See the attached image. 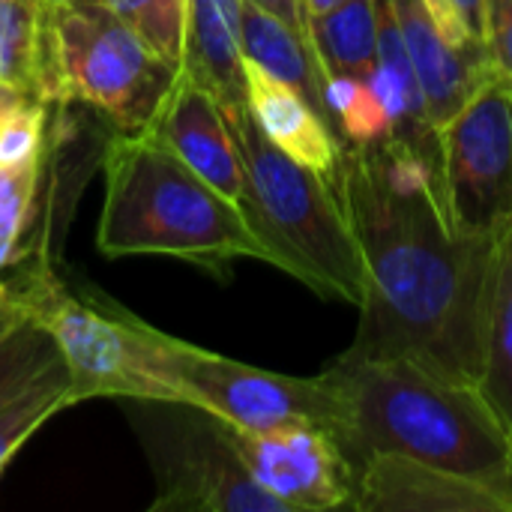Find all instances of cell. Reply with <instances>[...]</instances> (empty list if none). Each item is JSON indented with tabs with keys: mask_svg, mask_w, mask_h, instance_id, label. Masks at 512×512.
<instances>
[{
	"mask_svg": "<svg viewBox=\"0 0 512 512\" xmlns=\"http://www.w3.org/2000/svg\"><path fill=\"white\" fill-rule=\"evenodd\" d=\"M24 321V312H12V315H0V342Z\"/></svg>",
	"mask_w": 512,
	"mask_h": 512,
	"instance_id": "obj_33",
	"label": "cell"
},
{
	"mask_svg": "<svg viewBox=\"0 0 512 512\" xmlns=\"http://www.w3.org/2000/svg\"><path fill=\"white\" fill-rule=\"evenodd\" d=\"M339 0H303V9H306V18H315V15H324L336 6Z\"/></svg>",
	"mask_w": 512,
	"mask_h": 512,
	"instance_id": "obj_32",
	"label": "cell"
},
{
	"mask_svg": "<svg viewBox=\"0 0 512 512\" xmlns=\"http://www.w3.org/2000/svg\"><path fill=\"white\" fill-rule=\"evenodd\" d=\"M102 174L96 249L105 258L165 255L213 273H225L240 258L273 264L243 207L150 132H114L102 153Z\"/></svg>",
	"mask_w": 512,
	"mask_h": 512,
	"instance_id": "obj_3",
	"label": "cell"
},
{
	"mask_svg": "<svg viewBox=\"0 0 512 512\" xmlns=\"http://www.w3.org/2000/svg\"><path fill=\"white\" fill-rule=\"evenodd\" d=\"M57 363H63V357L54 339L24 315V321L0 342V405H6Z\"/></svg>",
	"mask_w": 512,
	"mask_h": 512,
	"instance_id": "obj_24",
	"label": "cell"
},
{
	"mask_svg": "<svg viewBox=\"0 0 512 512\" xmlns=\"http://www.w3.org/2000/svg\"><path fill=\"white\" fill-rule=\"evenodd\" d=\"M45 159L0 168V273L18 258L24 228L30 222Z\"/></svg>",
	"mask_w": 512,
	"mask_h": 512,
	"instance_id": "obj_25",
	"label": "cell"
},
{
	"mask_svg": "<svg viewBox=\"0 0 512 512\" xmlns=\"http://www.w3.org/2000/svg\"><path fill=\"white\" fill-rule=\"evenodd\" d=\"M147 48L183 69L186 0H102Z\"/></svg>",
	"mask_w": 512,
	"mask_h": 512,
	"instance_id": "obj_23",
	"label": "cell"
},
{
	"mask_svg": "<svg viewBox=\"0 0 512 512\" xmlns=\"http://www.w3.org/2000/svg\"><path fill=\"white\" fill-rule=\"evenodd\" d=\"M18 99H24V96H21V93H15V90H12V87H6V84H0V117H3V114H6Z\"/></svg>",
	"mask_w": 512,
	"mask_h": 512,
	"instance_id": "obj_34",
	"label": "cell"
},
{
	"mask_svg": "<svg viewBox=\"0 0 512 512\" xmlns=\"http://www.w3.org/2000/svg\"><path fill=\"white\" fill-rule=\"evenodd\" d=\"M48 153V105L18 99L0 117V168L27 165Z\"/></svg>",
	"mask_w": 512,
	"mask_h": 512,
	"instance_id": "obj_26",
	"label": "cell"
},
{
	"mask_svg": "<svg viewBox=\"0 0 512 512\" xmlns=\"http://www.w3.org/2000/svg\"><path fill=\"white\" fill-rule=\"evenodd\" d=\"M351 510L510 512V504L495 489L471 477L399 453H375L357 471V492Z\"/></svg>",
	"mask_w": 512,
	"mask_h": 512,
	"instance_id": "obj_11",
	"label": "cell"
},
{
	"mask_svg": "<svg viewBox=\"0 0 512 512\" xmlns=\"http://www.w3.org/2000/svg\"><path fill=\"white\" fill-rule=\"evenodd\" d=\"M483 42L495 69L512 81V0H483Z\"/></svg>",
	"mask_w": 512,
	"mask_h": 512,
	"instance_id": "obj_27",
	"label": "cell"
},
{
	"mask_svg": "<svg viewBox=\"0 0 512 512\" xmlns=\"http://www.w3.org/2000/svg\"><path fill=\"white\" fill-rule=\"evenodd\" d=\"M444 207L459 234L495 237L512 219V81L489 78L438 129Z\"/></svg>",
	"mask_w": 512,
	"mask_h": 512,
	"instance_id": "obj_9",
	"label": "cell"
},
{
	"mask_svg": "<svg viewBox=\"0 0 512 512\" xmlns=\"http://www.w3.org/2000/svg\"><path fill=\"white\" fill-rule=\"evenodd\" d=\"M243 0H186L183 72L213 93L225 114L246 108Z\"/></svg>",
	"mask_w": 512,
	"mask_h": 512,
	"instance_id": "obj_15",
	"label": "cell"
},
{
	"mask_svg": "<svg viewBox=\"0 0 512 512\" xmlns=\"http://www.w3.org/2000/svg\"><path fill=\"white\" fill-rule=\"evenodd\" d=\"M249 3H255V6H261V9L273 12L276 18H282L288 27H294V30L312 45V39H309V18H306V9H303V0H249ZM312 51H315V48H312Z\"/></svg>",
	"mask_w": 512,
	"mask_h": 512,
	"instance_id": "obj_29",
	"label": "cell"
},
{
	"mask_svg": "<svg viewBox=\"0 0 512 512\" xmlns=\"http://www.w3.org/2000/svg\"><path fill=\"white\" fill-rule=\"evenodd\" d=\"M246 108L264 138L294 162L333 177L339 162V138L321 111L291 84L273 78L261 66L246 60Z\"/></svg>",
	"mask_w": 512,
	"mask_h": 512,
	"instance_id": "obj_14",
	"label": "cell"
},
{
	"mask_svg": "<svg viewBox=\"0 0 512 512\" xmlns=\"http://www.w3.org/2000/svg\"><path fill=\"white\" fill-rule=\"evenodd\" d=\"M78 405L72 396L69 372L63 363L51 366L42 378L0 405V477L9 462L21 453V447L60 411Z\"/></svg>",
	"mask_w": 512,
	"mask_h": 512,
	"instance_id": "obj_21",
	"label": "cell"
},
{
	"mask_svg": "<svg viewBox=\"0 0 512 512\" xmlns=\"http://www.w3.org/2000/svg\"><path fill=\"white\" fill-rule=\"evenodd\" d=\"M51 3L0 0V84L36 102H45Z\"/></svg>",
	"mask_w": 512,
	"mask_h": 512,
	"instance_id": "obj_18",
	"label": "cell"
},
{
	"mask_svg": "<svg viewBox=\"0 0 512 512\" xmlns=\"http://www.w3.org/2000/svg\"><path fill=\"white\" fill-rule=\"evenodd\" d=\"M228 435L255 483L279 498L288 512L342 510L354 504L357 468L330 432L318 426L252 432L228 423Z\"/></svg>",
	"mask_w": 512,
	"mask_h": 512,
	"instance_id": "obj_10",
	"label": "cell"
},
{
	"mask_svg": "<svg viewBox=\"0 0 512 512\" xmlns=\"http://www.w3.org/2000/svg\"><path fill=\"white\" fill-rule=\"evenodd\" d=\"M327 123L339 144H378L393 138V123L369 78L360 75H327L324 78Z\"/></svg>",
	"mask_w": 512,
	"mask_h": 512,
	"instance_id": "obj_22",
	"label": "cell"
},
{
	"mask_svg": "<svg viewBox=\"0 0 512 512\" xmlns=\"http://www.w3.org/2000/svg\"><path fill=\"white\" fill-rule=\"evenodd\" d=\"M243 54L249 63L261 66L264 72H270L273 78L291 84L294 90H300L327 120V108H324V72L321 63L312 51V45L294 30L288 27L282 18H276L273 12L243 0Z\"/></svg>",
	"mask_w": 512,
	"mask_h": 512,
	"instance_id": "obj_17",
	"label": "cell"
},
{
	"mask_svg": "<svg viewBox=\"0 0 512 512\" xmlns=\"http://www.w3.org/2000/svg\"><path fill=\"white\" fill-rule=\"evenodd\" d=\"M399 27L408 45L411 66L417 72L426 114L435 132L459 114L471 96L498 75L489 48L483 39H471L465 45H453L429 15L423 0H393Z\"/></svg>",
	"mask_w": 512,
	"mask_h": 512,
	"instance_id": "obj_12",
	"label": "cell"
},
{
	"mask_svg": "<svg viewBox=\"0 0 512 512\" xmlns=\"http://www.w3.org/2000/svg\"><path fill=\"white\" fill-rule=\"evenodd\" d=\"M423 3H426L429 15L435 18L438 30H441L453 45H465V42H471V39H474V36L468 33V27L462 24V18H459V12H456V3H453V0H423Z\"/></svg>",
	"mask_w": 512,
	"mask_h": 512,
	"instance_id": "obj_28",
	"label": "cell"
},
{
	"mask_svg": "<svg viewBox=\"0 0 512 512\" xmlns=\"http://www.w3.org/2000/svg\"><path fill=\"white\" fill-rule=\"evenodd\" d=\"M480 390L512 435V219L495 246L486 312V372Z\"/></svg>",
	"mask_w": 512,
	"mask_h": 512,
	"instance_id": "obj_19",
	"label": "cell"
},
{
	"mask_svg": "<svg viewBox=\"0 0 512 512\" xmlns=\"http://www.w3.org/2000/svg\"><path fill=\"white\" fill-rule=\"evenodd\" d=\"M150 132L159 144H165L186 168H192L201 180L216 186L231 201L243 195V159L234 141V132L225 120V111L186 72L174 84L171 96L159 108Z\"/></svg>",
	"mask_w": 512,
	"mask_h": 512,
	"instance_id": "obj_13",
	"label": "cell"
},
{
	"mask_svg": "<svg viewBox=\"0 0 512 512\" xmlns=\"http://www.w3.org/2000/svg\"><path fill=\"white\" fill-rule=\"evenodd\" d=\"M156 480L150 510L288 512L255 483L228 423L183 399H120Z\"/></svg>",
	"mask_w": 512,
	"mask_h": 512,
	"instance_id": "obj_7",
	"label": "cell"
},
{
	"mask_svg": "<svg viewBox=\"0 0 512 512\" xmlns=\"http://www.w3.org/2000/svg\"><path fill=\"white\" fill-rule=\"evenodd\" d=\"M324 372L342 396L336 441L357 471L375 453H399L495 489L512 512L510 432L480 384L414 357H336Z\"/></svg>",
	"mask_w": 512,
	"mask_h": 512,
	"instance_id": "obj_2",
	"label": "cell"
},
{
	"mask_svg": "<svg viewBox=\"0 0 512 512\" xmlns=\"http://www.w3.org/2000/svg\"><path fill=\"white\" fill-rule=\"evenodd\" d=\"M375 15H378V57L369 75V84L390 114L393 138L408 141L411 147L441 162L438 132L429 123L426 99H423L417 72L411 66L393 0H375Z\"/></svg>",
	"mask_w": 512,
	"mask_h": 512,
	"instance_id": "obj_16",
	"label": "cell"
},
{
	"mask_svg": "<svg viewBox=\"0 0 512 512\" xmlns=\"http://www.w3.org/2000/svg\"><path fill=\"white\" fill-rule=\"evenodd\" d=\"M510 441H512V435H510Z\"/></svg>",
	"mask_w": 512,
	"mask_h": 512,
	"instance_id": "obj_35",
	"label": "cell"
},
{
	"mask_svg": "<svg viewBox=\"0 0 512 512\" xmlns=\"http://www.w3.org/2000/svg\"><path fill=\"white\" fill-rule=\"evenodd\" d=\"M12 312H21V300L12 288V282L0 279V315H12Z\"/></svg>",
	"mask_w": 512,
	"mask_h": 512,
	"instance_id": "obj_31",
	"label": "cell"
},
{
	"mask_svg": "<svg viewBox=\"0 0 512 512\" xmlns=\"http://www.w3.org/2000/svg\"><path fill=\"white\" fill-rule=\"evenodd\" d=\"M330 183L366 267L360 327L339 357H414L480 384L498 234H459L441 162L399 138L342 144Z\"/></svg>",
	"mask_w": 512,
	"mask_h": 512,
	"instance_id": "obj_1",
	"label": "cell"
},
{
	"mask_svg": "<svg viewBox=\"0 0 512 512\" xmlns=\"http://www.w3.org/2000/svg\"><path fill=\"white\" fill-rule=\"evenodd\" d=\"M225 120L243 159V195L237 204L270 249L273 267L324 300L360 309L366 267L333 183L273 147L249 108L231 111Z\"/></svg>",
	"mask_w": 512,
	"mask_h": 512,
	"instance_id": "obj_4",
	"label": "cell"
},
{
	"mask_svg": "<svg viewBox=\"0 0 512 512\" xmlns=\"http://www.w3.org/2000/svg\"><path fill=\"white\" fill-rule=\"evenodd\" d=\"M462 24L474 39H483V0H453Z\"/></svg>",
	"mask_w": 512,
	"mask_h": 512,
	"instance_id": "obj_30",
	"label": "cell"
},
{
	"mask_svg": "<svg viewBox=\"0 0 512 512\" xmlns=\"http://www.w3.org/2000/svg\"><path fill=\"white\" fill-rule=\"evenodd\" d=\"M309 39L327 75L369 78L378 57L375 0H339L330 12L309 18Z\"/></svg>",
	"mask_w": 512,
	"mask_h": 512,
	"instance_id": "obj_20",
	"label": "cell"
},
{
	"mask_svg": "<svg viewBox=\"0 0 512 512\" xmlns=\"http://www.w3.org/2000/svg\"><path fill=\"white\" fill-rule=\"evenodd\" d=\"M183 69L147 48L102 0H54L45 105H84L114 132H144Z\"/></svg>",
	"mask_w": 512,
	"mask_h": 512,
	"instance_id": "obj_5",
	"label": "cell"
},
{
	"mask_svg": "<svg viewBox=\"0 0 512 512\" xmlns=\"http://www.w3.org/2000/svg\"><path fill=\"white\" fill-rule=\"evenodd\" d=\"M21 312L57 345L75 402L87 399H180L162 372L150 324L108 300L81 297L39 264L12 282Z\"/></svg>",
	"mask_w": 512,
	"mask_h": 512,
	"instance_id": "obj_6",
	"label": "cell"
},
{
	"mask_svg": "<svg viewBox=\"0 0 512 512\" xmlns=\"http://www.w3.org/2000/svg\"><path fill=\"white\" fill-rule=\"evenodd\" d=\"M150 339L177 396L240 429L264 432L282 426H318L336 438L342 426V396L327 372L315 378L279 375L189 345L153 324Z\"/></svg>",
	"mask_w": 512,
	"mask_h": 512,
	"instance_id": "obj_8",
	"label": "cell"
}]
</instances>
